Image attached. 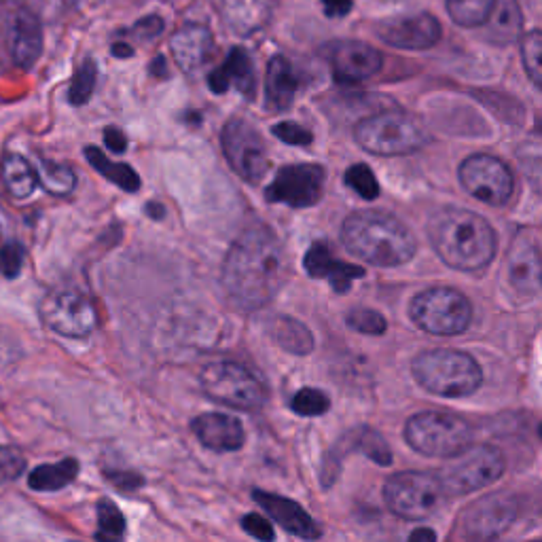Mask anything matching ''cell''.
<instances>
[{
  "instance_id": "49",
  "label": "cell",
  "mask_w": 542,
  "mask_h": 542,
  "mask_svg": "<svg viewBox=\"0 0 542 542\" xmlns=\"http://www.w3.org/2000/svg\"><path fill=\"white\" fill-rule=\"evenodd\" d=\"M409 542H437V534L430 528H418L409 536Z\"/></svg>"
},
{
  "instance_id": "30",
  "label": "cell",
  "mask_w": 542,
  "mask_h": 542,
  "mask_svg": "<svg viewBox=\"0 0 542 542\" xmlns=\"http://www.w3.org/2000/svg\"><path fill=\"white\" fill-rule=\"evenodd\" d=\"M485 26L490 28V34H487L490 41L498 45L511 43L521 30V9L517 0H494V9Z\"/></svg>"
},
{
  "instance_id": "10",
  "label": "cell",
  "mask_w": 542,
  "mask_h": 542,
  "mask_svg": "<svg viewBox=\"0 0 542 542\" xmlns=\"http://www.w3.org/2000/svg\"><path fill=\"white\" fill-rule=\"evenodd\" d=\"M200 382L212 401L231 409L259 411L267 403L265 386L238 363H210L204 367Z\"/></svg>"
},
{
  "instance_id": "26",
  "label": "cell",
  "mask_w": 542,
  "mask_h": 542,
  "mask_svg": "<svg viewBox=\"0 0 542 542\" xmlns=\"http://www.w3.org/2000/svg\"><path fill=\"white\" fill-rule=\"evenodd\" d=\"M276 3L278 0H221L223 20L231 32L250 36L267 24Z\"/></svg>"
},
{
  "instance_id": "16",
  "label": "cell",
  "mask_w": 542,
  "mask_h": 542,
  "mask_svg": "<svg viewBox=\"0 0 542 542\" xmlns=\"http://www.w3.org/2000/svg\"><path fill=\"white\" fill-rule=\"evenodd\" d=\"M540 246L536 231L526 229L513 240L507 263H504V278L511 288V293L523 299H532L540 293Z\"/></svg>"
},
{
  "instance_id": "24",
  "label": "cell",
  "mask_w": 542,
  "mask_h": 542,
  "mask_svg": "<svg viewBox=\"0 0 542 542\" xmlns=\"http://www.w3.org/2000/svg\"><path fill=\"white\" fill-rule=\"evenodd\" d=\"M195 437L212 451H238L244 445V426L227 413H202L191 424Z\"/></svg>"
},
{
  "instance_id": "37",
  "label": "cell",
  "mask_w": 542,
  "mask_h": 542,
  "mask_svg": "<svg viewBox=\"0 0 542 542\" xmlns=\"http://www.w3.org/2000/svg\"><path fill=\"white\" fill-rule=\"evenodd\" d=\"M521 56L523 66L536 87H540L542 79V34L540 30H530L521 36Z\"/></svg>"
},
{
  "instance_id": "3",
  "label": "cell",
  "mask_w": 542,
  "mask_h": 542,
  "mask_svg": "<svg viewBox=\"0 0 542 542\" xmlns=\"http://www.w3.org/2000/svg\"><path fill=\"white\" fill-rule=\"evenodd\" d=\"M341 242L354 257L375 267L405 265L418 250V242L407 225L382 210L352 212L343 221Z\"/></svg>"
},
{
  "instance_id": "41",
  "label": "cell",
  "mask_w": 542,
  "mask_h": 542,
  "mask_svg": "<svg viewBox=\"0 0 542 542\" xmlns=\"http://www.w3.org/2000/svg\"><path fill=\"white\" fill-rule=\"evenodd\" d=\"M26 261V248L22 242L11 240L0 248V276L7 280H15L22 274Z\"/></svg>"
},
{
  "instance_id": "51",
  "label": "cell",
  "mask_w": 542,
  "mask_h": 542,
  "mask_svg": "<svg viewBox=\"0 0 542 542\" xmlns=\"http://www.w3.org/2000/svg\"><path fill=\"white\" fill-rule=\"evenodd\" d=\"M111 51H113L115 58H132L134 56V47L130 43H123V41L115 43Z\"/></svg>"
},
{
  "instance_id": "4",
  "label": "cell",
  "mask_w": 542,
  "mask_h": 542,
  "mask_svg": "<svg viewBox=\"0 0 542 542\" xmlns=\"http://www.w3.org/2000/svg\"><path fill=\"white\" fill-rule=\"evenodd\" d=\"M411 371L418 384L445 399L475 394L483 384V371L477 360L458 350H428L415 356Z\"/></svg>"
},
{
  "instance_id": "19",
  "label": "cell",
  "mask_w": 542,
  "mask_h": 542,
  "mask_svg": "<svg viewBox=\"0 0 542 542\" xmlns=\"http://www.w3.org/2000/svg\"><path fill=\"white\" fill-rule=\"evenodd\" d=\"M333 75L339 83H360L375 77L384 66V58L375 47L358 41H341L331 51Z\"/></svg>"
},
{
  "instance_id": "20",
  "label": "cell",
  "mask_w": 542,
  "mask_h": 542,
  "mask_svg": "<svg viewBox=\"0 0 542 542\" xmlns=\"http://www.w3.org/2000/svg\"><path fill=\"white\" fill-rule=\"evenodd\" d=\"M303 267L312 278L327 280L335 293H348L354 280L365 276L363 267L337 259L327 242L312 244V248L303 257Z\"/></svg>"
},
{
  "instance_id": "13",
  "label": "cell",
  "mask_w": 542,
  "mask_h": 542,
  "mask_svg": "<svg viewBox=\"0 0 542 542\" xmlns=\"http://www.w3.org/2000/svg\"><path fill=\"white\" fill-rule=\"evenodd\" d=\"M223 153L229 166L236 170L246 183H259L269 170L267 147L261 134L244 119H231L221 132Z\"/></svg>"
},
{
  "instance_id": "8",
  "label": "cell",
  "mask_w": 542,
  "mask_h": 542,
  "mask_svg": "<svg viewBox=\"0 0 542 542\" xmlns=\"http://www.w3.org/2000/svg\"><path fill=\"white\" fill-rule=\"evenodd\" d=\"M447 494L441 479L430 473H396L384 485L386 507L401 519L424 521L435 515Z\"/></svg>"
},
{
  "instance_id": "43",
  "label": "cell",
  "mask_w": 542,
  "mask_h": 542,
  "mask_svg": "<svg viewBox=\"0 0 542 542\" xmlns=\"http://www.w3.org/2000/svg\"><path fill=\"white\" fill-rule=\"evenodd\" d=\"M274 136L291 147H310L314 134L295 121H282L274 125Z\"/></svg>"
},
{
  "instance_id": "42",
  "label": "cell",
  "mask_w": 542,
  "mask_h": 542,
  "mask_svg": "<svg viewBox=\"0 0 542 542\" xmlns=\"http://www.w3.org/2000/svg\"><path fill=\"white\" fill-rule=\"evenodd\" d=\"M26 471V458L17 447L0 445V485L20 479Z\"/></svg>"
},
{
  "instance_id": "12",
  "label": "cell",
  "mask_w": 542,
  "mask_h": 542,
  "mask_svg": "<svg viewBox=\"0 0 542 542\" xmlns=\"http://www.w3.org/2000/svg\"><path fill=\"white\" fill-rule=\"evenodd\" d=\"M462 187L487 206H507L515 180L509 166L492 155H471L458 170Z\"/></svg>"
},
{
  "instance_id": "39",
  "label": "cell",
  "mask_w": 542,
  "mask_h": 542,
  "mask_svg": "<svg viewBox=\"0 0 542 542\" xmlns=\"http://www.w3.org/2000/svg\"><path fill=\"white\" fill-rule=\"evenodd\" d=\"M348 327L363 335H384L388 322L379 312L369 310V307H358L348 314Z\"/></svg>"
},
{
  "instance_id": "47",
  "label": "cell",
  "mask_w": 542,
  "mask_h": 542,
  "mask_svg": "<svg viewBox=\"0 0 542 542\" xmlns=\"http://www.w3.org/2000/svg\"><path fill=\"white\" fill-rule=\"evenodd\" d=\"M322 7L329 17H343L352 11L354 0H322Z\"/></svg>"
},
{
  "instance_id": "9",
  "label": "cell",
  "mask_w": 542,
  "mask_h": 542,
  "mask_svg": "<svg viewBox=\"0 0 542 542\" xmlns=\"http://www.w3.org/2000/svg\"><path fill=\"white\" fill-rule=\"evenodd\" d=\"M507 462L502 451L494 445H468L462 454L449 458L443 471L437 475L449 496H464L483 490L496 483Z\"/></svg>"
},
{
  "instance_id": "14",
  "label": "cell",
  "mask_w": 542,
  "mask_h": 542,
  "mask_svg": "<svg viewBox=\"0 0 542 542\" xmlns=\"http://www.w3.org/2000/svg\"><path fill=\"white\" fill-rule=\"evenodd\" d=\"M324 170L318 164H297L282 168L265 191L267 202L291 208H310L322 200Z\"/></svg>"
},
{
  "instance_id": "38",
  "label": "cell",
  "mask_w": 542,
  "mask_h": 542,
  "mask_svg": "<svg viewBox=\"0 0 542 542\" xmlns=\"http://www.w3.org/2000/svg\"><path fill=\"white\" fill-rule=\"evenodd\" d=\"M291 407L295 413L305 415V418H316V415H324L329 411L331 401L329 396L318 388H303L293 396Z\"/></svg>"
},
{
  "instance_id": "6",
  "label": "cell",
  "mask_w": 542,
  "mask_h": 542,
  "mask_svg": "<svg viewBox=\"0 0 542 542\" xmlns=\"http://www.w3.org/2000/svg\"><path fill=\"white\" fill-rule=\"evenodd\" d=\"M354 138L367 153L382 157L409 155L422 149L426 142V134L418 121L394 111L377 113L360 121Z\"/></svg>"
},
{
  "instance_id": "36",
  "label": "cell",
  "mask_w": 542,
  "mask_h": 542,
  "mask_svg": "<svg viewBox=\"0 0 542 542\" xmlns=\"http://www.w3.org/2000/svg\"><path fill=\"white\" fill-rule=\"evenodd\" d=\"M354 447L358 451H363V454L373 460L375 464L379 466H390L392 464V451L386 443V439L379 435L377 430H371V428H360V430H354Z\"/></svg>"
},
{
  "instance_id": "44",
  "label": "cell",
  "mask_w": 542,
  "mask_h": 542,
  "mask_svg": "<svg viewBox=\"0 0 542 542\" xmlns=\"http://www.w3.org/2000/svg\"><path fill=\"white\" fill-rule=\"evenodd\" d=\"M166 24L159 15H147L138 20L130 30H125V34H132L136 41H153L157 36L164 32Z\"/></svg>"
},
{
  "instance_id": "48",
  "label": "cell",
  "mask_w": 542,
  "mask_h": 542,
  "mask_svg": "<svg viewBox=\"0 0 542 542\" xmlns=\"http://www.w3.org/2000/svg\"><path fill=\"white\" fill-rule=\"evenodd\" d=\"M106 479L113 481L117 487H123V490H134V487L144 483L136 473H106Z\"/></svg>"
},
{
  "instance_id": "31",
  "label": "cell",
  "mask_w": 542,
  "mask_h": 542,
  "mask_svg": "<svg viewBox=\"0 0 542 542\" xmlns=\"http://www.w3.org/2000/svg\"><path fill=\"white\" fill-rule=\"evenodd\" d=\"M271 335H274V341L282 350L291 352L295 356H305L314 350V337L310 329L295 318H288V316L276 318L274 327H271Z\"/></svg>"
},
{
  "instance_id": "29",
  "label": "cell",
  "mask_w": 542,
  "mask_h": 542,
  "mask_svg": "<svg viewBox=\"0 0 542 542\" xmlns=\"http://www.w3.org/2000/svg\"><path fill=\"white\" fill-rule=\"evenodd\" d=\"M79 475V462L75 458H66L56 464L36 466L28 477V485L34 492H58L70 485Z\"/></svg>"
},
{
  "instance_id": "28",
  "label": "cell",
  "mask_w": 542,
  "mask_h": 542,
  "mask_svg": "<svg viewBox=\"0 0 542 542\" xmlns=\"http://www.w3.org/2000/svg\"><path fill=\"white\" fill-rule=\"evenodd\" d=\"M83 153L85 159L89 161V166H92L98 174H102L108 183H113L128 193H136L140 189V176L134 172L132 166L111 161L98 147H85Z\"/></svg>"
},
{
  "instance_id": "45",
  "label": "cell",
  "mask_w": 542,
  "mask_h": 542,
  "mask_svg": "<svg viewBox=\"0 0 542 542\" xmlns=\"http://www.w3.org/2000/svg\"><path fill=\"white\" fill-rule=\"evenodd\" d=\"M242 528L246 534H250L252 538H257L261 542H274L276 538V532H274V526H271V523L257 515V513H250L242 519Z\"/></svg>"
},
{
  "instance_id": "33",
  "label": "cell",
  "mask_w": 542,
  "mask_h": 542,
  "mask_svg": "<svg viewBox=\"0 0 542 542\" xmlns=\"http://www.w3.org/2000/svg\"><path fill=\"white\" fill-rule=\"evenodd\" d=\"M494 0H447V13L462 28H481L490 20Z\"/></svg>"
},
{
  "instance_id": "23",
  "label": "cell",
  "mask_w": 542,
  "mask_h": 542,
  "mask_svg": "<svg viewBox=\"0 0 542 542\" xmlns=\"http://www.w3.org/2000/svg\"><path fill=\"white\" fill-rule=\"evenodd\" d=\"M208 87L214 94H227L229 89H238L244 98H252L257 92V72L252 66L248 51L233 47L225 62L210 72Z\"/></svg>"
},
{
  "instance_id": "50",
  "label": "cell",
  "mask_w": 542,
  "mask_h": 542,
  "mask_svg": "<svg viewBox=\"0 0 542 542\" xmlns=\"http://www.w3.org/2000/svg\"><path fill=\"white\" fill-rule=\"evenodd\" d=\"M151 75L157 77V79H166L168 77V66H166V60L157 56L155 62L151 64Z\"/></svg>"
},
{
  "instance_id": "52",
  "label": "cell",
  "mask_w": 542,
  "mask_h": 542,
  "mask_svg": "<svg viewBox=\"0 0 542 542\" xmlns=\"http://www.w3.org/2000/svg\"><path fill=\"white\" fill-rule=\"evenodd\" d=\"M144 210H147V216H151V219L155 221H161L166 216V208L157 202H149L147 206H144Z\"/></svg>"
},
{
  "instance_id": "1",
  "label": "cell",
  "mask_w": 542,
  "mask_h": 542,
  "mask_svg": "<svg viewBox=\"0 0 542 542\" xmlns=\"http://www.w3.org/2000/svg\"><path fill=\"white\" fill-rule=\"evenodd\" d=\"M291 276V257L278 236L265 225L246 229L231 244L221 282L231 301L246 312L261 310L282 291Z\"/></svg>"
},
{
  "instance_id": "2",
  "label": "cell",
  "mask_w": 542,
  "mask_h": 542,
  "mask_svg": "<svg viewBox=\"0 0 542 542\" xmlns=\"http://www.w3.org/2000/svg\"><path fill=\"white\" fill-rule=\"evenodd\" d=\"M428 238L437 255L458 271H479L492 263L498 238L483 216L464 208H443L428 221Z\"/></svg>"
},
{
  "instance_id": "17",
  "label": "cell",
  "mask_w": 542,
  "mask_h": 542,
  "mask_svg": "<svg viewBox=\"0 0 542 542\" xmlns=\"http://www.w3.org/2000/svg\"><path fill=\"white\" fill-rule=\"evenodd\" d=\"M379 39L396 49H430L441 41V24L435 15L430 13H415L401 15L394 20L384 22L377 28Z\"/></svg>"
},
{
  "instance_id": "11",
  "label": "cell",
  "mask_w": 542,
  "mask_h": 542,
  "mask_svg": "<svg viewBox=\"0 0 542 542\" xmlns=\"http://www.w3.org/2000/svg\"><path fill=\"white\" fill-rule=\"evenodd\" d=\"M39 312L45 327L68 339H85L98 327L94 303L77 288H53L43 297Z\"/></svg>"
},
{
  "instance_id": "18",
  "label": "cell",
  "mask_w": 542,
  "mask_h": 542,
  "mask_svg": "<svg viewBox=\"0 0 542 542\" xmlns=\"http://www.w3.org/2000/svg\"><path fill=\"white\" fill-rule=\"evenodd\" d=\"M9 51L17 68L32 70L43 56L45 34L39 15L20 7L11 13L9 20Z\"/></svg>"
},
{
  "instance_id": "5",
  "label": "cell",
  "mask_w": 542,
  "mask_h": 542,
  "mask_svg": "<svg viewBox=\"0 0 542 542\" xmlns=\"http://www.w3.org/2000/svg\"><path fill=\"white\" fill-rule=\"evenodd\" d=\"M405 441L428 458H454L473 445V430L460 415L447 411H420L405 424Z\"/></svg>"
},
{
  "instance_id": "46",
  "label": "cell",
  "mask_w": 542,
  "mask_h": 542,
  "mask_svg": "<svg viewBox=\"0 0 542 542\" xmlns=\"http://www.w3.org/2000/svg\"><path fill=\"white\" fill-rule=\"evenodd\" d=\"M104 144L113 153L121 155V153H125V149H128V138H125V134L119 128H106L104 130Z\"/></svg>"
},
{
  "instance_id": "35",
  "label": "cell",
  "mask_w": 542,
  "mask_h": 542,
  "mask_svg": "<svg viewBox=\"0 0 542 542\" xmlns=\"http://www.w3.org/2000/svg\"><path fill=\"white\" fill-rule=\"evenodd\" d=\"M98 83V64L94 60H83V64L77 68L75 77H72L70 89H68V102L72 106H83L94 96V89Z\"/></svg>"
},
{
  "instance_id": "40",
  "label": "cell",
  "mask_w": 542,
  "mask_h": 542,
  "mask_svg": "<svg viewBox=\"0 0 542 542\" xmlns=\"http://www.w3.org/2000/svg\"><path fill=\"white\" fill-rule=\"evenodd\" d=\"M346 185L356 191L363 200H375L379 195V183L375 174L371 172L369 166L365 164H356L352 168H348L346 172Z\"/></svg>"
},
{
  "instance_id": "21",
  "label": "cell",
  "mask_w": 542,
  "mask_h": 542,
  "mask_svg": "<svg viewBox=\"0 0 542 542\" xmlns=\"http://www.w3.org/2000/svg\"><path fill=\"white\" fill-rule=\"evenodd\" d=\"M252 500H255L261 509H265V513L274 519L278 526H282L293 536H299L303 540L320 538L322 532L318 528V523L307 515L305 509H301V504H297L295 500L263 490H252Z\"/></svg>"
},
{
  "instance_id": "25",
  "label": "cell",
  "mask_w": 542,
  "mask_h": 542,
  "mask_svg": "<svg viewBox=\"0 0 542 542\" xmlns=\"http://www.w3.org/2000/svg\"><path fill=\"white\" fill-rule=\"evenodd\" d=\"M301 77L293 62L284 56H274L267 64L265 106L271 113H282L293 106L299 92Z\"/></svg>"
},
{
  "instance_id": "34",
  "label": "cell",
  "mask_w": 542,
  "mask_h": 542,
  "mask_svg": "<svg viewBox=\"0 0 542 542\" xmlns=\"http://www.w3.org/2000/svg\"><path fill=\"white\" fill-rule=\"evenodd\" d=\"M125 536V517L111 500L98 502V542H121Z\"/></svg>"
},
{
  "instance_id": "32",
  "label": "cell",
  "mask_w": 542,
  "mask_h": 542,
  "mask_svg": "<svg viewBox=\"0 0 542 542\" xmlns=\"http://www.w3.org/2000/svg\"><path fill=\"white\" fill-rule=\"evenodd\" d=\"M36 180L39 185L56 197H66L77 187V174L68 164L62 161H51V159H39V164L34 166Z\"/></svg>"
},
{
  "instance_id": "22",
  "label": "cell",
  "mask_w": 542,
  "mask_h": 542,
  "mask_svg": "<svg viewBox=\"0 0 542 542\" xmlns=\"http://www.w3.org/2000/svg\"><path fill=\"white\" fill-rule=\"evenodd\" d=\"M170 49L178 68L187 72V75H193V72L200 70L212 58L214 36L208 26L185 24L174 32Z\"/></svg>"
},
{
  "instance_id": "27",
  "label": "cell",
  "mask_w": 542,
  "mask_h": 542,
  "mask_svg": "<svg viewBox=\"0 0 542 542\" xmlns=\"http://www.w3.org/2000/svg\"><path fill=\"white\" fill-rule=\"evenodd\" d=\"M0 180L13 200H28L39 187L34 166L20 153H7L0 161Z\"/></svg>"
},
{
  "instance_id": "7",
  "label": "cell",
  "mask_w": 542,
  "mask_h": 542,
  "mask_svg": "<svg viewBox=\"0 0 542 542\" xmlns=\"http://www.w3.org/2000/svg\"><path fill=\"white\" fill-rule=\"evenodd\" d=\"M409 314L422 331L451 337L471 327L473 305L456 288L435 286L411 301Z\"/></svg>"
},
{
  "instance_id": "15",
  "label": "cell",
  "mask_w": 542,
  "mask_h": 542,
  "mask_svg": "<svg viewBox=\"0 0 542 542\" xmlns=\"http://www.w3.org/2000/svg\"><path fill=\"white\" fill-rule=\"evenodd\" d=\"M519 515V500L513 494H490L468 507L460 526L475 540H494L511 528Z\"/></svg>"
}]
</instances>
